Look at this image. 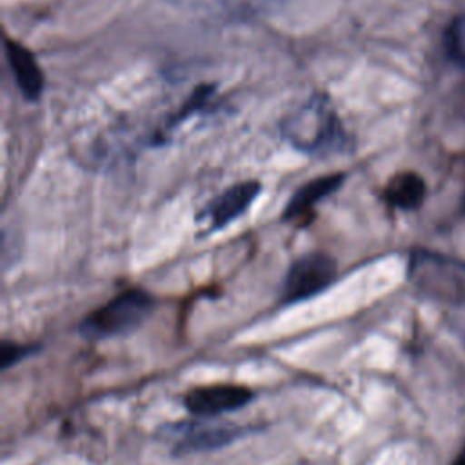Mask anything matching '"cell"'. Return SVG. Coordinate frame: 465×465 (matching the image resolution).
Segmentation results:
<instances>
[{
  "label": "cell",
  "mask_w": 465,
  "mask_h": 465,
  "mask_svg": "<svg viewBox=\"0 0 465 465\" xmlns=\"http://www.w3.org/2000/svg\"><path fill=\"white\" fill-rule=\"evenodd\" d=\"M285 138L307 154H338L349 151V136L323 96L311 98L298 113H294L283 125Z\"/></svg>",
  "instance_id": "cell-1"
},
{
  "label": "cell",
  "mask_w": 465,
  "mask_h": 465,
  "mask_svg": "<svg viewBox=\"0 0 465 465\" xmlns=\"http://www.w3.org/2000/svg\"><path fill=\"white\" fill-rule=\"evenodd\" d=\"M153 309L154 298L149 292L142 289L125 291L85 316L80 332L94 340L127 334L140 327Z\"/></svg>",
  "instance_id": "cell-2"
},
{
  "label": "cell",
  "mask_w": 465,
  "mask_h": 465,
  "mask_svg": "<svg viewBox=\"0 0 465 465\" xmlns=\"http://www.w3.org/2000/svg\"><path fill=\"white\" fill-rule=\"evenodd\" d=\"M336 278V262L325 252H311L298 258L287 271L282 285V300L296 303L325 291Z\"/></svg>",
  "instance_id": "cell-3"
},
{
  "label": "cell",
  "mask_w": 465,
  "mask_h": 465,
  "mask_svg": "<svg viewBox=\"0 0 465 465\" xmlns=\"http://www.w3.org/2000/svg\"><path fill=\"white\" fill-rule=\"evenodd\" d=\"M412 274L427 292L454 303H465V263L445 256L420 254L412 263Z\"/></svg>",
  "instance_id": "cell-4"
},
{
  "label": "cell",
  "mask_w": 465,
  "mask_h": 465,
  "mask_svg": "<svg viewBox=\"0 0 465 465\" xmlns=\"http://www.w3.org/2000/svg\"><path fill=\"white\" fill-rule=\"evenodd\" d=\"M252 400V392L242 385L220 383V385H207L191 391L183 405L191 414L211 418L220 416L223 412L236 411Z\"/></svg>",
  "instance_id": "cell-5"
},
{
  "label": "cell",
  "mask_w": 465,
  "mask_h": 465,
  "mask_svg": "<svg viewBox=\"0 0 465 465\" xmlns=\"http://www.w3.org/2000/svg\"><path fill=\"white\" fill-rule=\"evenodd\" d=\"M258 182H242L236 183L223 193H220L214 200L207 203V207L202 211V220L207 223L209 231H216L225 227L227 223L240 218L251 203L256 200L260 193Z\"/></svg>",
  "instance_id": "cell-6"
},
{
  "label": "cell",
  "mask_w": 465,
  "mask_h": 465,
  "mask_svg": "<svg viewBox=\"0 0 465 465\" xmlns=\"http://www.w3.org/2000/svg\"><path fill=\"white\" fill-rule=\"evenodd\" d=\"M5 54L22 94L31 102L38 100L44 91V74L33 53L22 44L11 38H5Z\"/></svg>",
  "instance_id": "cell-7"
},
{
  "label": "cell",
  "mask_w": 465,
  "mask_h": 465,
  "mask_svg": "<svg viewBox=\"0 0 465 465\" xmlns=\"http://www.w3.org/2000/svg\"><path fill=\"white\" fill-rule=\"evenodd\" d=\"M343 178H345V174L334 173V174L314 178L309 183L302 185L292 194L289 203L285 205L283 218L285 220H305L307 214L312 213V209L318 202H322L325 196H329L332 191H336L343 183Z\"/></svg>",
  "instance_id": "cell-8"
},
{
  "label": "cell",
  "mask_w": 465,
  "mask_h": 465,
  "mask_svg": "<svg viewBox=\"0 0 465 465\" xmlns=\"http://www.w3.org/2000/svg\"><path fill=\"white\" fill-rule=\"evenodd\" d=\"M240 434L236 427H205V425H182L173 427V438L178 440L176 449L183 452L207 450L231 443Z\"/></svg>",
  "instance_id": "cell-9"
},
{
  "label": "cell",
  "mask_w": 465,
  "mask_h": 465,
  "mask_svg": "<svg viewBox=\"0 0 465 465\" xmlns=\"http://www.w3.org/2000/svg\"><path fill=\"white\" fill-rule=\"evenodd\" d=\"M425 182L420 174L405 171L396 174L385 187L383 198L391 207L401 209V211H412L421 205L425 200Z\"/></svg>",
  "instance_id": "cell-10"
},
{
  "label": "cell",
  "mask_w": 465,
  "mask_h": 465,
  "mask_svg": "<svg viewBox=\"0 0 465 465\" xmlns=\"http://www.w3.org/2000/svg\"><path fill=\"white\" fill-rule=\"evenodd\" d=\"M445 49L447 54L465 69V15H458L445 31Z\"/></svg>",
  "instance_id": "cell-11"
},
{
  "label": "cell",
  "mask_w": 465,
  "mask_h": 465,
  "mask_svg": "<svg viewBox=\"0 0 465 465\" xmlns=\"http://www.w3.org/2000/svg\"><path fill=\"white\" fill-rule=\"evenodd\" d=\"M0 349H2V356H0L2 369H7V367L18 363L20 360H24L31 352L29 345H20V343H15V341H4Z\"/></svg>",
  "instance_id": "cell-12"
},
{
  "label": "cell",
  "mask_w": 465,
  "mask_h": 465,
  "mask_svg": "<svg viewBox=\"0 0 465 465\" xmlns=\"http://www.w3.org/2000/svg\"><path fill=\"white\" fill-rule=\"evenodd\" d=\"M454 465H465V449L461 450V454L458 456V460L454 461Z\"/></svg>",
  "instance_id": "cell-13"
}]
</instances>
